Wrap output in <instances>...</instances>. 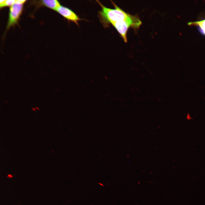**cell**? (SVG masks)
I'll return each instance as SVG.
<instances>
[{
    "label": "cell",
    "mask_w": 205,
    "mask_h": 205,
    "mask_svg": "<svg viewBox=\"0 0 205 205\" xmlns=\"http://www.w3.org/2000/svg\"><path fill=\"white\" fill-rule=\"evenodd\" d=\"M101 7L102 10L99 14L102 21L104 23L112 24L124 20L130 15L127 13L117 6L114 2L112 3L114 9L106 7L99 1H97Z\"/></svg>",
    "instance_id": "6da1fadb"
},
{
    "label": "cell",
    "mask_w": 205,
    "mask_h": 205,
    "mask_svg": "<svg viewBox=\"0 0 205 205\" xmlns=\"http://www.w3.org/2000/svg\"><path fill=\"white\" fill-rule=\"evenodd\" d=\"M139 18L136 16L130 15L123 20L116 22L112 24L120 35L125 42L127 41V33L130 27L138 28L142 24Z\"/></svg>",
    "instance_id": "7a4b0ae2"
},
{
    "label": "cell",
    "mask_w": 205,
    "mask_h": 205,
    "mask_svg": "<svg viewBox=\"0 0 205 205\" xmlns=\"http://www.w3.org/2000/svg\"><path fill=\"white\" fill-rule=\"evenodd\" d=\"M23 5L15 3L10 7L7 28H9L18 22L22 11Z\"/></svg>",
    "instance_id": "3957f363"
},
{
    "label": "cell",
    "mask_w": 205,
    "mask_h": 205,
    "mask_svg": "<svg viewBox=\"0 0 205 205\" xmlns=\"http://www.w3.org/2000/svg\"><path fill=\"white\" fill-rule=\"evenodd\" d=\"M56 11L68 20L73 22L78 25V22L81 19L70 9L60 5Z\"/></svg>",
    "instance_id": "277c9868"
},
{
    "label": "cell",
    "mask_w": 205,
    "mask_h": 205,
    "mask_svg": "<svg viewBox=\"0 0 205 205\" xmlns=\"http://www.w3.org/2000/svg\"><path fill=\"white\" fill-rule=\"evenodd\" d=\"M40 1V4L56 11L61 5L58 1L56 0H43Z\"/></svg>",
    "instance_id": "5b68a950"
},
{
    "label": "cell",
    "mask_w": 205,
    "mask_h": 205,
    "mask_svg": "<svg viewBox=\"0 0 205 205\" xmlns=\"http://www.w3.org/2000/svg\"><path fill=\"white\" fill-rule=\"evenodd\" d=\"M188 24L189 25L197 26L200 32L205 35V19L200 21L189 22Z\"/></svg>",
    "instance_id": "8992f818"
},
{
    "label": "cell",
    "mask_w": 205,
    "mask_h": 205,
    "mask_svg": "<svg viewBox=\"0 0 205 205\" xmlns=\"http://www.w3.org/2000/svg\"><path fill=\"white\" fill-rule=\"evenodd\" d=\"M15 0H0V8L11 6L15 3Z\"/></svg>",
    "instance_id": "52a82bcc"
},
{
    "label": "cell",
    "mask_w": 205,
    "mask_h": 205,
    "mask_svg": "<svg viewBox=\"0 0 205 205\" xmlns=\"http://www.w3.org/2000/svg\"><path fill=\"white\" fill-rule=\"evenodd\" d=\"M12 177H13L11 175H9L7 176L9 178H11Z\"/></svg>",
    "instance_id": "ba28073f"
}]
</instances>
